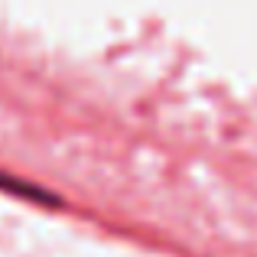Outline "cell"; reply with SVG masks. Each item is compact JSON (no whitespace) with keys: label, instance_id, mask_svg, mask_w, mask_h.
<instances>
[{"label":"cell","instance_id":"cell-1","mask_svg":"<svg viewBox=\"0 0 257 257\" xmlns=\"http://www.w3.org/2000/svg\"><path fill=\"white\" fill-rule=\"evenodd\" d=\"M0 192L20 195V199L39 202V205L46 202V208H56V205H59V199H56L52 192H46V189H39V186H33V182H26L23 176H10V173H0Z\"/></svg>","mask_w":257,"mask_h":257}]
</instances>
